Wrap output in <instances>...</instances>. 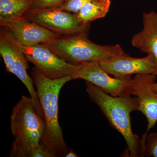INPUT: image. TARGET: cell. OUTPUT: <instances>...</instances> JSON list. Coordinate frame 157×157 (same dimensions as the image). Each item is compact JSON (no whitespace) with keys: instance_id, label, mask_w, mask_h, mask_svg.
<instances>
[{"instance_id":"obj_14","label":"cell","mask_w":157,"mask_h":157,"mask_svg":"<svg viewBox=\"0 0 157 157\" xmlns=\"http://www.w3.org/2000/svg\"><path fill=\"white\" fill-rule=\"evenodd\" d=\"M111 5L110 0H95L86 4L77 13L85 23H90L106 16Z\"/></svg>"},{"instance_id":"obj_20","label":"cell","mask_w":157,"mask_h":157,"mask_svg":"<svg viewBox=\"0 0 157 157\" xmlns=\"http://www.w3.org/2000/svg\"><path fill=\"white\" fill-rule=\"evenodd\" d=\"M63 1H64V2H65V1H66V0H63Z\"/></svg>"},{"instance_id":"obj_12","label":"cell","mask_w":157,"mask_h":157,"mask_svg":"<svg viewBox=\"0 0 157 157\" xmlns=\"http://www.w3.org/2000/svg\"><path fill=\"white\" fill-rule=\"evenodd\" d=\"M142 22L143 30L132 37V45L142 52L153 55L157 60V13H144Z\"/></svg>"},{"instance_id":"obj_10","label":"cell","mask_w":157,"mask_h":157,"mask_svg":"<svg viewBox=\"0 0 157 157\" xmlns=\"http://www.w3.org/2000/svg\"><path fill=\"white\" fill-rule=\"evenodd\" d=\"M157 76L155 74H139L133 78L132 95L137 98L138 111L142 113L147 119V129L145 133L147 135L157 122V94L151 87Z\"/></svg>"},{"instance_id":"obj_2","label":"cell","mask_w":157,"mask_h":157,"mask_svg":"<svg viewBox=\"0 0 157 157\" xmlns=\"http://www.w3.org/2000/svg\"><path fill=\"white\" fill-rule=\"evenodd\" d=\"M86 92L90 100L97 104L110 125L122 135L127 145L129 157H144L141 139L132 130L131 114L138 110L136 97H113L92 83L86 81Z\"/></svg>"},{"instance_id":"obj_19","label":"cell","mask_w":157,"mask_h":157,"mask_svg":"<svg viewBox=\"0 0 157 157\" xmlns=\"http://www.w3.org/2000/svg\"><path fill=\"white\" fill-rule=\"evenodd\" d=\"M151 90L153 91L154 92L157 94V82H155L151 84Z\"/></svg>"},{"instance_id":"obj_4","label":"cell","mask_w":157,"mask_h":157,"mask_svg":"<svg viewBox=\"0 0 157 157\" xmlns=\"http://www.w3.org/2000/svg\"><path fill=\"white\" fill-rule=\"evenodd\" d=\"M10 122L14 137L10 156L31 157L41 143L45 124L36 111L30 97L21 96L12 108Z\"/></svg>"},{"instance_id":"obj_7","label":"cell","mask_w":157,"mask_h":157,"mask_svg":"<svg viewBox=\"0 0 157 157\" xmlns=\"http://www.w3.org/2000/svg\"><path fill=\"white\" fill-rule=\"evenodd\" d=\"M78 67L73 79H84L113 97L132 95L133 79L131 76L111 77L99 63H89Z\"/></svg>"},{"instance_id":"obj_8","label":"cell","mask_w":157,"mask_h":157,"mask_svg":"<svg viewBox=\"0 0 157 157\" xmlns=\"http://www.w3.org/2000/svg\"><path fill=\"white\" fill-rule=\"evenodd\" d=\"M21 46L29 62L47 78L57 79L70 76L73 78L78 69V66L65 61L43 44Z\"/></svg>"},{"instance_id":"obj_3","label":"cell","mask_w":157,"mask_h":157,"mask_svg":"<svg viewBox=\"0 0 157 157\" xmlns=\"http://www.w3.org/2000/svg\"><path fill=\"white\" fill-rule=\"evenodd\" d=\"M88 35L82 33L60 36L42 44L65 61L76 66L128 56L120 45H98L89 39Z\"/></svg>"},{"instance_id":"obj_13","label":"cell","mask_w":157,"mask_h":157,"mask_svg":"<svg viewBox=\"0 0 157 157\" xmlns=\"http://www.w3.org/2000/svg\"><path fill=\"white\" fill-rule=\"evenodd\" d=\"M34 0H0V24L22 17Z\"/></svg>"},{"instance_id":"obj_16","label":"cell","mask_w":157,"mask_h":157,"mask_svg":"<svg viewBox=\"0 0 157 157\" xmlns=\"http://www.w3.org/2000/svg\"><path fill=\"white\" fill-rule=\"evenodd\" d=\"M144 156L157 157V132L147 134L144 144Z\"/></svg>"},{"instance_id":"obj_6","label":"cell","mask_w":157,"mask_h":157,"mask_svg":"<svg viewBox=\"0 0 157 157\" xmlns=\"http://www.w3.org/2000/svg\"><path fill=\"white\" fill-rule=\"evenodd\" d=\"M23 16L60 36L89 34L90 29V23L82 21L77 13H71L58 8L27 11Z\"/></svg>"},{"instance_id":"obj_15","label":"cell","mask_w":157,"mask_h":157,"mask_svg":"<svg viewBox=\"0 0 157 157\" xmlns=\"http://www.w3.org/2000/svg\"><path fill=\"white\" fill-rule=\"evenodd\" d=\"M64 2L63 0H34L27 11L56 9L60 7Z\"/></svg>"},{"instance_id":"obj_1","label":"cell","mask_w":157,"mask_h":157,"mask_svg":"<svg viewBox=\"0 0 157 157\" xmlns=\"http://www.w3.org/2000/svg\"><path fill=\"white\" fill-rule=\"evenodd\" d=\"M31 74L44 113L45 128L41 143L54 157L66 156L70 151L59 123V98L62 88L73 78L68 76L51 79L44 76L35 67L32 68Z\"/></svg>"},{"instance_id":"obj_18","label":"cell","mask_w":157,"mask_h":157,"mask_svg":"<svg viewBox=\"0 0 157 157\" xmlns=\"http://www.w3.org/2000/svg\"><path fill=\"white\" fill-rule=\"evenodd\" d=\"M66 157H78V155L76 154L75 152L73 151V149H71L69 152L66 155Z\"/></svg>"},{"instance_id":"obj_5","label":"cell","mask_w":157,"mask_h":157,"mask_svg":"<svg viewBox=\"0 0 157 157\" xmlns=\"http://www.w3.org/2000/svg\"><path fill=\"white\" fill-rule=\"evenodd\" d=\"M0 54L2 58L7 72L19 78L28 90L38 114L44 121V113L39 102L32 78L29 75V61L21 46L16 42L6 29H0Z\"/></svg>"},{"instance_id":"obj_17","label":"cell","mask_w":157,"mask_h":157,"mask_svg":"<svg viewBox=\"0 0 157 157\" xmlns=\"http://www.w3.org/2000/svg\"><path fill=\"white\" fill-rule=\"evenodd\" d=\"M95 0H66L58 9L60 10L77 13L86 4Z\"/></svg>"},{"instance_id":"obj_9","label":"cell","mask_w":157,"mask_h":157,"mask_svg":"<svg viewBox=\"0 0 157 157\" xmlns=\"http://www.w3.org/2000/svg\"><path fill=\"white\" fill-rule=\"evenodd\" d=\"M13 39L23 46H33L52 41L59 35L24 16L0 24Z\"/></svg>"},{"instance_id":"obj_11","label":"cell","mask_w":157,"mask_h":157,"mask_svg":"<svg viewBox=\"0 0 157 157\" xmlns=\"http://www.w3.org/2000/svg\"><path fill=\"white\" fill-rule=\"evenodd\" d=\"M100 64L109 75L114 77L131 76L133 74H151L157 76V60L154 56L147 54L141 58L130 56L121 57Z\"/></svg>"}]
</instances>
